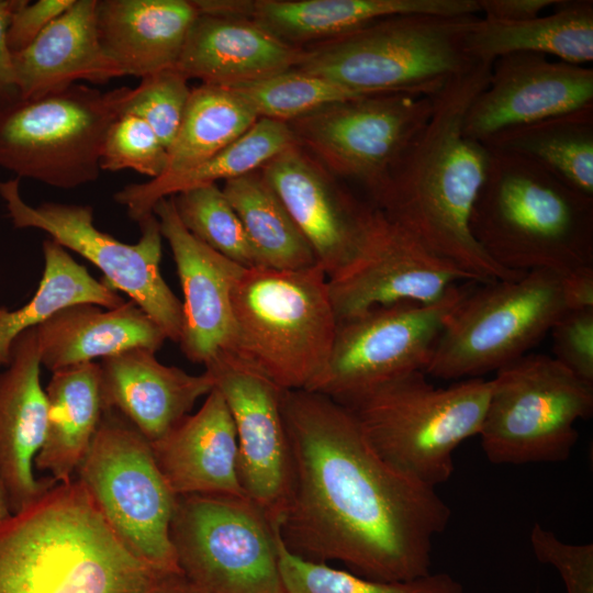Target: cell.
I'll use <instances>...</instances> for the list:
<instances>
[{"label":"cell","mask_w":593,"mask_h":593,"mask_svg":"<svg viewBox=\"0 0 593 593\" xmlns=\"http://www.w3.org/2000/svg\"><path fill=\"white\" fill-rule=\"evenodd\" d=\"M290 485L278 521L289 551L336 560L382 582L432 573L434 539L451 511L435 488L390 466L351 412L307 390H284Z\"/></svg>","instance_id":"1"},{"label":"cell","mask_w":593,"mask_h":593,"mask_svg":"<svg viewBox=\"0 0 593 593\" xmlns=\"http://www.w3.org/2000/svg\"><path fill=\"white\" fill-rule=\"evenodd\" d=\"M493 61L478 60L433 99L432 115L371 200L426 248L477 282L515 280L526 273L495 265L479 247L470 217L491 153L463 132L466 113L486 87Z\"/></svg>","instance_id":"2"},{"label":"cell","mask_w":593,"mask_h":593,"mask_svg":"<svg viewBox=\"0 0 593 593\" xmlns=\"http://www.w3.org/2000/svg\"><path fill=\"white\" fill-rule=\"evenodd\" d=\"M167 573L119 539L76 479L0 524V593H147Z\"/></svg>","instance_id":"3"},{"label":"cell","mask_w":593,"mask_h":593,"mask_svg":"<svg viewBox=\"0 0 593 593\" xmlns=\"http://www.w3.org/2000/svg\"><path fill=\"white\" fill-rule=\"evenodd\" d=\"M490 153L470 217L483 253L518 273L593 266V198L528 159Z\"/></svg>","instance_id":"4"},{"label":"cell","mask_w":593,"mask_h":593,"mask_svg":"<svg viewBox=\"0 0 593 593\" xmlns=\"http://www.w3.org/2000/svg\"><path fill=\"white\" fill-rule=\"evenodd\" d=\"M230 351L283 390L312 391L324 373L338 320L318 266L245 268L231 293Z\"/></svg>","instance_id":"5"},{"label":"cell","mask_w":593,"mask_h":593,"mask_svg":"<svg viewBox=\"0 0 593 593\" xmlns=\"http://www.w3.org/2000/svg\"><path fill=\"white\" fill-rule=\"evenodd\" d=\"M471 15L401 14L303 47L293 69L360 94L435 96L478 60L465 49Z\"/></svg>","instance_id":"6"},{"label":"cell","mask_w":593,"mask_h":593,"mask_svg":"<svg viewBox=\"0 0 593 593\" xmlns=\"http://www.w3.org/2000/svg\"><path fill=\"white\" fill-rule=\"evenodd\" d=\"M491 389L483 378L435 388L424 371H413L340 404L382 459L436 489L452 475L457 447L479 435Z\"/></svg>","instance_id":"7"},{"label":"cell","mask_w":593,"mask_h":593,"mask_svg":"<svg viewBox=\"0 0 593 593\" xmlns=\"http://www.w3.org/2000/svg\"><path fill=\"white\" fill-rule=\"evenodd\" d=\"M131 91L74 83L1 108L0 167L65 190L96 181L104 137Z\"/></svg>","instance_id":"8"},{"label":"cell","mask_w":593,"mask_h":593,"mask_svg":"<svg viewBox=\"0 0 593 593\" xmlns=\"http://www.w3.org/2000/svg\"><path fill=\"white\" fill-rule=\"evenodd\" d=\"M566 310L553 271L477 283L448 318L424 372L444 380L496 372L527 355Z\"/></svg>","instance_id":"9"},{"label":"cell","mask_w":593,"mask_h":593,"mask_svg":"<svg viewBox=\"0 0 593 593\" xmlns=\"http://www.w3.org/2000/svg\"><path fill=\"white\" fill-rule=\"evenodd\" d=\"M478 436L494 465L567 460L575 446L578 421L593 413V384L552 357L527 354L501 368Z\"/></svg>","instance_id":"10"},{"label":"cell","mask_w":593,"mask_h":593,"mask_svg":"<svg viewBox=\"0 0 593 593\" xmlns=\"http://www.w3.org/2000/svg\"><path fill=\"white\" fill-rule=\"evenodd\" d=\"M75 479L136 557L163 572H180L169 537L177 496L150 441L119 412L103 410Z\"/></svg>","instance_id":"11"},{"label":"cell","mask_w":593,"mask_h":593,"mask_svg":"<svg viewBox=\"0 0 593 593\" xmlns=\"http://www.w3.org/2000/svg\"><path fill=\"white\" fill-rule=\"evenodd\" d=\"M277 528L246 495L188 494L176 499L169 537L198 593H286Z\"/></svg>","instance_id":"12"},{"label":"cell","mask_w":593,"mask_h":593,"mask_svg":"<svg viewBox=\"0 0 593 593\" xmlns=\"http://www.w3.org/2000/svg\"><path fill=\"white\" fill-rule=\"evenodd\" d=\"M0 197L15 228L44 231L64 248L92 262L111 289L126 293L158 324L167 339L179 342L182 302L160 272L163 236L154 213L138 222L137 243L126 244L97 228L91 205L27 204L21 197L18 177L0 180Z\"/></svg>","instance_id":"13"},{"label":"cell","mask_w":593,"mask_h":593,"mask_svg":"<svg viewBox=\"0 0 593 593\" xmlns=\"http://www.w3.org/2000/svg\"><path fill=\"white\" fill-rule=\"evenodd\" d=\"M432 97L378 93L326 105L289 123L298 144L343 181L371 200L426 126Z\"/></svg>","instance_id":"14"},{"label":"cell","mask_w":593,"mask_h":593,"mask_svg":"<svg viewBox=\"0 0 593 593\" xmlns=\"http://www.w3.org/2000/svg\"><path fill=\"white\" fill-rule=\"evenodd\" d=\"M479 282L452 287L430 304L376 306L340 320L327 367L312 390L338 403L413 371H424L444 327Z\"/></svg>","instance_id":"15"},{"label":"cell","mask_w":593,"mask_h":593,"mask_svg":"<svg viewBox=\"0 0 593 593\" xmlns=\"http://www.w3.org/2000/svg\"><path fill=\"white\" fill-rule=\"evenodd\" d=\"M465 281L475 280L430 251L377 208L363 248L348 266L328 278V286L340 321L376 306L435 303Z\"/></svg>","instance_id":"16"},{"label":"cell","mask_w":593,"mask_h":593,"mask_svg":"<svg viewBox=\"0 0 593 593\" xmlns=\"http://www.w3.org/2000/svg\"><path fill=\"white\" fill-rule=\"evenodd\" d=\"M232 415L238 441L242 488L272 522L290 485V450L282 411L283 389L231 353L205 365Z\"/></svg>","instance_id":"17"},{"label":"cell","mask_w":593,"mask_h":593,"mask_svg":"<svg viewBox=\"0 0 593 593\" xmlns=\"http://www.w3.org/2000/svg\"><path fill=\"white\" fill-rule=\"evenodd\" d=\"M261 174L311 246L327 278L363 248L377 208L356 198L299 144L270 159Z\"/></svg>","instance_id":"18"},{"label":"cell","mask_w":593,"mask_h":593,"mask_svg":"<svg viewBox=\"0 0 593 593\" xmlns=\"http://www.w3.org/2000/svg\"><path fill=\"white\" fill-rule=\"evenodd\" d=\"M593 105V68L548 56L515 53L493 60L486 87L463 121L467 136L483 143L515 126Z\"/></svg>","instance_id":"19"},{"label":"cell","mask_w":593,"mask_h":593,"mask_svg":"<svg viewBox=\"0 0 593 593\" xmlns=\"http://www.w3.org/2000/svg\"><path fill=\"white\" fill-rule=\"evenodd\" d=\"M153 213L170 246L183 293L178 343L188 360L205 365L231 350V293L245 268L195 238L179 220L172 197L159 200Z\"/></svg>","instance_id":"20"},{"label":"cell","mask_w":593,"mask_h":593,"mask_svg":"<svg viewBox=\"0 0 593 593\" xmlns=\"http://www.w3.org/2000/svg\"><path fill=\"white\" fill-rule=\"evenodd\" d=\"M199 13L249 20L294 47L401 14L471 15L478 0H193Z\"/></svg>","instance_id":"21"},{"label":"cell","mask_w":593,"mask_h":593,"mask_svg":"<svg viewBox=\"0 0 593 593\" xmlns=\"http://www.w3.org/2000/svg\"><path fill=\"white\" fill-rule=\"evenodd\" d=\"M36 327L12 343L10 362L0 372V481L12 514L53 489V479H37L34 460L46 435L48 404L41 384Z\"/></svg>","instance_id":"22"},{"label":"cell","mask_w":593,"mask_h":593,"mask_svg":"<svg viewBox=\"0 0 593 593\" xmlns=\"http://www.w3.org/2000/svg\"><path fill=\"white\" fill-rule=\"evenodd\" d=\"M102 407L123 415L150 443L189 414L215 387L204 370L190 374L159 362L155 351L137 347L99 363Z\"/></svg>","instance_id":"23"},{"label":"cell","mask_w":593,"mask_h":593,"mask_svg":"<svg viewBox=\"0 0 593 593\" xmlns=\"http://www.w3.org/2000/svg\"><path fill=\"white\" fill-rule=\"evenodd\" d=\"M150 446L156 463L176 496L246 495L239 480L235 425L215 387L197 413L184 416Z\"/></svg>","instance_id":"24"},{"label":"cell","mask_w":593,"mask_h":593,"mask_svg":"<svg viewBox=\"0 0 593 593\" xmlns=\"http://www.w3.org/2000/svg\"><path fill=\"white\" fill-rule=\"evenodd\" d=\"M302 53L249 20L198 12L175 68L231 88L293 69Z\"/></svg>","instance_id":"25"},{"label":"cell","mask_w":593,"mask_h":593,"mask_svg":"<svg viewBox=\"0 0 593 593\" xmlns=\"http://www.w3.org/2000/svg\"><path fill=\"white\" fill-rule=\"evenodd\" d=\"M97 0H75L26 48L12 54L21 100L61 91L77 81L97 85L124 76L101 47Z\"/></svg>","instance_id":"26"},{"label":"cell","mask_w":593,"mask_h":593,"mask_svg":"<svg viewBox=\"0 0 593 593\" xmlns=\"http://www.w3.org/2000/svg\"><path fill=\"white\" fill-rule=\"evenodd\" d=\"M98 36L124 76L175 68L198 16L192 0H97Z\"/></svg>","instance_id":"27"},{"label":"cell","mask_w":593,"mask_h":593,"mask_svg":"<svg viewBox=\"0 0 593 593\" xmlns=\"http://www.w3.org/2000/svg\"><path fill=\"white\" fill-rule=\"evenodd\" d=\"M41 365L52 372L143 347L157 351L167 339L158 324L132 300L114 309L79 303L36 326Z\"/></svg>","instance_id":"28"},{"label":"cell","mask_w":593,"mask_h":593,"mask_svg":"<svg viewBox=\"0 0 593 593\" xmlns=\"http://www.w3.org/2000/svg\"><path fill=\"white\" fill-rule=\"evenodd\" d=\"M553 8L549 14L522 22L477 16L467 31L465 49L474 60L529 53L589 65L593 60V1L559 0Z\"/></svg>","instance_id":"29"},{"label":"cell","mask_w":593,"mask_h":593,"mask_svg":"<svg viewBox=\"0 0 593 593\" xmlns=\"http://www.w3.org/2000/svg\"><path fill=\"white\" fill-rule=\"evenodd\" d=\"M45 393L47 428L34 467L56 483H68L89 450L103 412L99 363L54 371Z\"/></svg>","instance_id":"30"},{"label":"cell","mask_w":593,"mask_h":593,"mask_svg":"<svg viewBox=\"0 0 593 593\" xmlns=\"http://www.w3.org/2000/svg\"><path fill=\"white\" fill-rule=\"evenodd\" d=\"M295 144L298 142L287 123L258 119L239 138L200 165L179 174L127 184L116 191L113 199L138 223L153 214L159 200L259 170L275 156Z\"/></svg>","instance_id":"31"},{"label":"cell","mask_w":593,"mask_h":593,"mask_svg":"<svg viewBox=\"0 0 593 593\" xmlns=\"http://www.w3.org/2000/svg\"><path fill=\"white\" fill-rule=\"evenodd\" d=\"M482 144L528 159L593 198V105L504 130Z\"/></svg>","instance_id":"32"},{"label":"cell","mask_w":593,"mask_h":593,"mask_svg":"<svg viewBox=\"0 0 593 593\" xmlns=\"http://www.w3.org/2000/svg\"><path fill=\"white\" fill-rule=\"evenodd\" d=\"M42 250L44 271L32 299L12 311L0 306V366L9 365L11 346L19 335L38 326L57 311L79 303L114 309L125 302L54 239L44 240Z\"/></svg>","instance_id":"33"},{"label":"cell","mask_w":593,"mask_h":593,"mask_svg":"<svg viewBox=\"0 0 593 593\" xmlns=\"http://www.w3.org/2000/svg\"><path fill=\"white\" fill-rule=\"evenodd\" d=\"M261 267L295 270L316 264L307 240L260 169L224 182Z\"/></svg>","instance_id":"34"},{"label":"cell","mask_w":593,"mask_h":593,"mask_svg":"<svg viewBox=\"0 0 593 593\" xmlns=\"http://www.w3.org/2000/svg\"><path fill=\"white\" fill-rule=\"evenodd\" d=\"M259 118L233 88L201 83L191 89L165 175L189 170L246 133ZM161 177V176H160Z\"/></svg>","instance_id":"35"},{"label":"cell","mask_w":593,"mask_h":593,"mask_svg":"<svg viewBox=\"0 0 593 593\" xmlns=\"http://www.w3.org/2000/svg\"><path fill=\"white\" fill-rule=\"evenodd\" d=\"M278 564L286 593H467L448 573H430L406 582H382L362 578L304 559L289 551L277 528Z\"/></svg>","instance_id":"36"},{"label":"cell","mask_w":593,"mask_h":593,"mask_svg":"<svg viewBox=\"0 0 593 593\" xmlns=\"http://www.w3.org/2000/svg\"><path fill=\"white\" fill-rule=\"evenodd\" d=\"M172 198L179 220L195 238L244 268L261 267L237 213L216 183Z\"/></svg>","instance_id":"37"},{"label":"cell","mask_w":593,"mask_h":593,"mask_svg":"<svg viewBox=\"0 0 593 593\" xmlns=\"http://www.w3.org/2000/svg\"><path fill=\"white\" fill-rule=\"evenodd\" d=\"M231 88L248 102L259 119L284 123L329 104L368 96L296 69Z\"/></svg>","instance_id":"38"},{"label":"cell","mask_w":593,"mask_h":593,"mask_svg":"<svg viewBox=\"0 0 593 593\" xmlns=\"http://www.w3.org/2000/svg\"><path fill=\"white\" fill-rule=\"evenodd\" d=\"M188 81L176 68L146 76L132 89L122 112L143 119L169 149L182 123L191 93Z\"/></svg>","instance_id":"39"},{"label":"cell","mask_w":593,"mask_h":593,"mask_svg":"<svg viewBox=\"0 0 593 593\" xmlns=\"http://www.w3.org/2000/svg\"><path fill=\"white\" fill-rule=\"evenodd\" d=\"M168 163V149L139 116L122 112L109 127L100 154L101 170L132 169L155 179L166 174Z\"/></svg>","instance_id":"40"},{"label":"cell","mask_w":593,"mask_h":593,"mask_svg":"<svg viewBox=\"0 0 593 593\" xmlns=\"http://www.w3.org/2000/svg\"><path fill=\"white\" fill-rule=\"evenodd\" d=\"M549 333L552 358L579 379L593 384V307L566 310Z\"/></svg>","instance_id":"41"},{"label":"cell","mask_w":593,"mask_h":593,"mask_svg":"<svg viewBox=\"0 0 593 593\" xmlns=\"http://www.w3.org/2000/svg\"><path fill=\"white\" fill-rule=\"evenodd\" d=\"M75 0H25L13 14L7 34L8 46L12 54L26 48L35 38Z\"/></svg>","instance_id":"42"},{"label":"cell","mask_w":593,"mask_h":593,"mask_svg":"<svg viewBox=\"0 0 593 593\" xmlns=\"http://www.w3.org/2000/svg\"><path fill=\"white\" fill-rule=\"evenodd\" d=\"M548 564L560 574L567 593H593V550L585 545L555 548Z\"/></svg>","instance_id":"43"},{"label":"cell","mask_w":593,"mask_h":593,"mask_svg":"<svg viewBox=\"0 0 593 593\" xmlns=\"http://www.w3.org/2000/svg\"><path fill=\"white\" fill-rule=\"evenodd\" d=\"M25 0H0V109L20 99L7 34L13 14Z\"/></svg>","instance_id":"44"},{"label":"cell","mask_w":593,"mask_h":593,"mask_svg":"<svg viewBox=\"0 0 593 593\" xmlns=\"http://www.w3.org/2000/svg\"><path fill=\"white\" fill-rule=\"evenodd\" d=\"M559 0H478L484 19L499 22H522L537 18Z\"/></svg>","instance_id":"45"},{"label":"cell","mask_w":593,"mask_h":593,"mask_svg":"<svg viewBox=\"0 0 593 593\" xmlns=\"http://www.w3.org/2000/svg\"><path fill=\"white\" fill-rule=\"evenodd\" d=\"M561 291L567 310L593 307V266H584L561 276Z\"/></svg>","instance_id":"46"},{"label":"cell","mask_w":593,"mask_h":593,"mask_svg":"<svg viewBox=\"0 0 593 593\" xmlns=\"http://www.w3.org/2000/svg\"><path fill=\"white\" fill-rule=\"evenodd\" d=\"M147 593H198V591L181 572H170L161 577Z\"/></svg>","instance_id":"47"},{"label":"cell","mask_w":593,"mask_h":593,"mask_svg":"<svg viewBox=\"0 0 593 593\" xmlns=\"http://www.w3.org/2000/svg\"><path fill=\"white\" fill-rule=\"evenodd\" d=\"M11 515H12V513L10 511L8 500H7L4 490H3L1 481H0V524H2Z\"/></svg>","instance_id":"48"}]
</instances>
